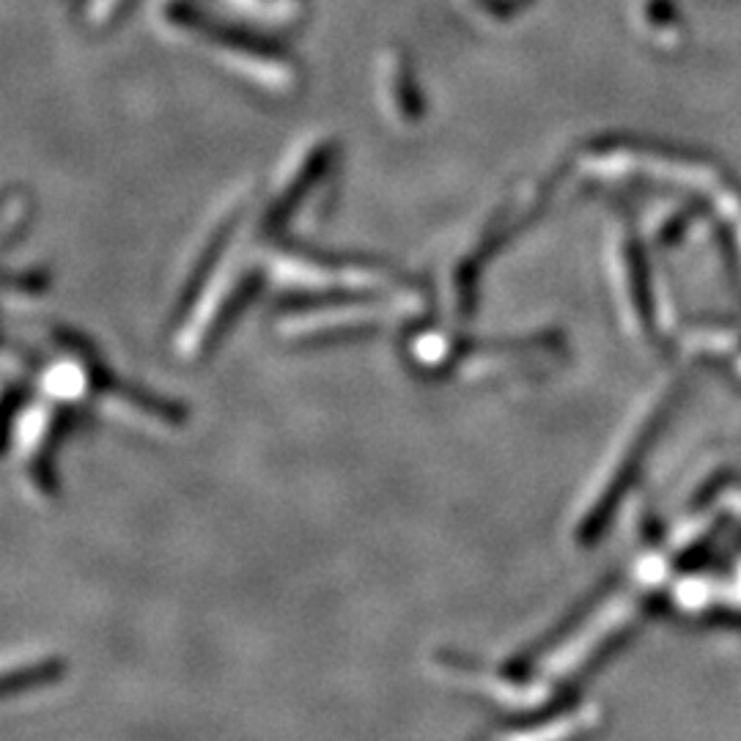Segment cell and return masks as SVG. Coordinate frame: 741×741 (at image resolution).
I'll list each match as a JSON object with an SVG mask.
<instances>
[{"label": "cell", "mask_w": 741, "mask_h": 741, "mask_svg": "<svg viewBox=\"0 0 741 741\" xmlns=\"http://www.w3.org/2000/svg\"><path fill=\"white\" fill-rule=\"evenodd\" d=\"M61 667H64L61 662L45 656V660L28 662V665L6 670V681H3L6 695H14V692H26V690H33V686L50 684V681H56L58 675L64 673Z\"/></svg>", "instance_id": "obj_1"}]
</instances>
